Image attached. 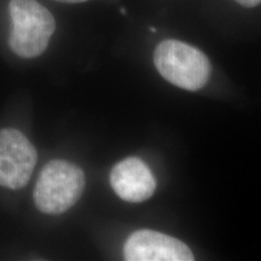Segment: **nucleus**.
Here are the masks:
<instances>
[{
    "label": "nucleus",
    "instance_id": "8",
    "mask_svg": "<svg viewBox=\"0 0 261 261\" xmlns=\"http://www.w3.org/2000/svg\"><path fill=\"white\" fill-rule=\"evenodd\" d=\"M56 2L69 3V4H76V3H84V2H86V0H56Z\"/></svg>",
    "mask_w": 261,
    "mask_h": 261
},
{
    "label": "nucleus",
    "instance_id": "2",
    "mask_svg": "<svg viewBox=\"0 0 261 261\" xmlns=\"http://www.w3.org/2000/svg\"><path fill=\"white\" fill-rule=\"evenodd\" d=\"M83 169L63 160H54L42 168L34 189L37 208L45 214H62L79 201L85 189Z\"/></svg>",
    "mask_w": 261,
    "mask_h": 261
},
{
    "label": "nucleus",
    "instance_id": "4",
    "mask_svg": "<svg viewBox=\"0 0 261 261\" xmlns=\"http://www.w3.org/2000/svg\"><path fill=\"white\" fill-rule=\"evenodd\" d=\"M37 150L23 133L0 130V187L21 189L28 184L37 165Z\"/></svg>",
    "mask_w": 261,
    "mask_h": 261
},
{
    "label": "nucleus",
    "instance_id": "1",
    "mask_svg": "<svg viewBox=\"0 0 261 261\" xmlns=\"http://www.w3.org/2000/svg\"><path fill=\"white\" fill-rule=\"evenodd\" d=\"M9 10L12 21L10 48L19 57L40 56L56 28L54 16L37 0H10Z\"/></svg>",
    "mask_w": 261,
    "mask_h": 261
},
{
    "label": "nucleus",
    "instance_id": "3",
    "mask_svg": "<svg viewBox=\"0 0 261 261\" xmlns=\"http://www.w3.org/2000/svg\"><path fill=\"white\" fill-rule=\"evenodd\" d=\"M156 69L168 83L187 91H198L207 84L211 63L203 52L174 39L163 40L154 54Z\"/></svg>",
    "mask_w": 261,
    "mask_h": 261
},
{
    "label": "nucleus",
    "instance_id": "6",
    "mask_svg": "<svg viewBox=\"0 0 261 261\" xmlns=\"http://www.w3.org/2000/svg\"><path fill=\"white\" fill-rule=\"evenodd\" d=\"M110 184L120 198L133 203L148 200L156 190V180L151 171L137 158L116 163L110 172Z\"/></svg>",
    "mask_w": 261,
    "mask_h": 261
},
{
    "label": "nucleus",
    "instance_id": "9",
    "mask_svg": "<svg viewBox=\"0 0 261 261\" xmlns=\"http://www.w3.org/2000/svg\"><path fill=\"white\" fill-rule=\"evenodd\" d=\"M150 31H151V32H156V29H155L154 27H151V28H150Z\"/></svg>",
    "mask_w": 261,
    "mask_h": 261
},
{
    "label": "nucleus",
    "instance_id": "5",
    "mask_svg": "<svg viewBox=\"0 0 261 261\" xmlns=\"http://www.w3.org/2000/svg\"><path fill=\"white\" fill-rule=\"evenodd\" d=\"M125 259L128 261H192L194 254L177 238L152 230H138L127 238Z\"/></svg>",
    "mask_w": 261,
    "mask_h": 261
},
{
    "label": "nucleus",
    "instance_id": "7",
    "mask_svg": "<svg viewBox=\"0 0 261 261\" xmlns=\"http://www.w3.org/2000/svg\"><path fill=\"white\" fill-rule=\"evenodd\" d=\"M238 4L244 6V8H254L261 4V0H234Z\"/></svg>",
    "mask_w": 261,
    "mask_h": 261
}]
</instances>
